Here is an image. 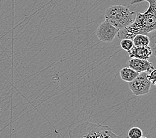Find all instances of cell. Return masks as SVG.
Instances as JSON below:
<instances>
[{"label":"cell","mask_w":156,"mask_h":138,"mask_svg":"<svg viewBox=\"0 0 156 138\" xmlns=\"http://www.w3.org/2000/svg\"><path fill=\"white\" fill-rule=\"evenodd\" d=\"M143 2L149 3L147 9L144 13H138L134 22L129 26L119 30V39L133 38L138 34L147 35L150 32L156 29V0H132L131 5L137 4Z\"/></svg>","instance_id":"6da1fadb"},{"label":"cell","mask_w":156,"mask_h":138,"mask_svg":"<svg viewBox=\"0 0 156 138\" xmlns=\"http://www.w3.org/2000/svg\"><path fill=\"white\" fill-rule=\"evenodd\" d=\"M69 138H115L110 127L101 123L83 122L69 132Z\"/></svg>","instance_id":"7a4b0ae2"},{"label":"cell","mask_w":156,"mask_h":138,"mask_svg":"<svg viewBox=\"0 0 156 138\" xmlns=\"http://www.w3.org/2000/svg\"><path fill=\"white\" fill-rule=\"evenodd\" d=\"M137 13L130 11L127 7L116 5L109 7L104 14L105 21L119 30L132 25L136 19Z\"/></svg>","instance_id":"3957f363"},{"label":"cell","mask_w":156,"mask_h":138,"mask_svg":"<svg viewBox=\"0 0 156 138\" xmlns=\"http://www.w3.org/2000/svg\"><path fill=\"white\" fill-rule=\"evenodd\" d=\"M148 72H141L132 82H129V88L135 96L147 94L150 90L151 83L147 78Z\"/></svg>","instance_id":"277c9868"},{"label":"cell","mask_w":156,"mask_h":138,"mask_svg":"<svg viewBox=\"0 0 156 138\" xmlns=\"http://www.w3.org/2000/svg\"><path fill=\"white\" fill-rule=\"evenodd\" d=\"M119 29L108 21H104L98 26L96 35L98 39L104 42H111L118 35Z\"/></svg>","instance_id":"5b68a950"},{"label":"cell","mask_w":156,"mask_h":138,"mask_svg":"<svg viewBox=\"0 0 156 138\" xmlns=\"http://www.w3.org/2000/svg\"><path fill=\"white\" fill-rule=\"evenodd\" d=\"M128 66L138 73L150 72L154 69L152 63L148 60L131 58L127 62Z\"/></svg>","instance_id":"8992f818"},{"label":"cell","mask_w":156,"mask_h":138,"mask_svg":"<svg viewBox=\"0 0 156 138\" xmlns=\"http://www.w3.org/2000/svg\"><path fill=\"white\" fill-rule=\"evenodd\" d=\"M130 58L148 60L152 55V51L149 47H136L133 46L129 51L127 52Z\"/></svg>","instance_id":"52a82bcc"},{"label":"cell","mask_w":156,"mask_h":138,"mask_svg":"<svg viewBox=\"0 0 156 138\" xmlns=\"http://www.w3.org/2000/svg\"><path fill=\"white\" fill-rule=\"evenodd\" d=\"M140 73L135 71L133 69L129 66L123 67L119 72V75L121 79L124 82H130L136 78L139 75Z\"/></svg>","instance_id":"ba28073f"},{"label":"cell","mask_w":156,"mask_h":138,"mask_svg":"<svg viewBox=\"0 0 156 138\" xmlns=\"http://www.w3.org/2000/svg\"><path fill=\"white\" fill-rule=\"evenodd\" d=\"M133 46L136 47H148L150 45V38L147 35L138 34L133 38Z\"/></svg>","instance_id":"9c48e42d"},{"label":"cell","mask_w":156,"mask_h":138,"mask_svg":"<svg viewBox=\"0 0 156 138\" xmlns=\"http://www.w3.org/2000/svg\"><path fill=\"white\" fill-rule=\"evenodd\" d=\"M147 35L150 38L149 47H150L152 51V55H154L156 57V29L150 32Z\"/></svg>","instance_id":"30bf717a"},{"label":"cell","mask_w":156,"mask_h":138,"mask_svg":"<svg viewBox=\"0 0 156 138\" xmlns=\"http://www.w3.org/2000/svg\"><path fill=\"white\" fill-rule=\"evenodd\" d=\"M127 136L129 138H140L143 136V132L140 127H133L128 131Z\"/></svg>","instance_id":"8fae6325"},{"label":"cell","mask_w":156,"mask_h":138,"mask_svg":"<svg viewBox=\"0 0 156 138\" xmlns=\"http://www.w3.org/2000/svg\"><path fill=\"white\" fill-rule=\"evenodd\" d=\"M120 46L123 50L128 52L133 47V41L129 39H123L120 42Z\"/></svg>","instance_id":"7c38bea8"},{"label":"cell","mask_w":156,"mask_h":138,"mask_svg":"<svg viewBox=\"0 0 156 138\" xmlns=\"http://www.w3.org/2000/svg\"><path fill=\"white\" fill-rule=\"evenodd\" d=\"M147 78L151 83L156 86V69H154L147 73Z\"/></svg>","instance_id":"4fadbf2b"},{"label":"cell","mask_w":156,"mask_h":138,"mask_svg":"<svg viewBox=\"0 0 156 138\" xmlns=\"http://www.w3.org/2000/svg\"><path fill=\"white\" fill-rule=\"evenodd\" d=\"M140 138H147V137H144V136H142V137H141Z\"/></svg>","instance_id":"5bb4252c"}]
</instances>
